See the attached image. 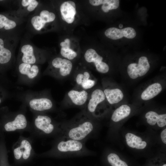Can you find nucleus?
<instances>
[{
	"instance_id": "nucleus-14",
	"label": "nucleus",
	"mask_w": 166,
	"mask_h": 166,
	"mask_svg": "<svg viewBox=\"0 0 166 166\" xmlns=\"http://www.w3.org/2000/svg\"><path fill=\"white\" fill-rule=\"evenodd\" d=\"M27 124L25 117L23 114H19L17 116L13 121L7 123L4 128L7 131H13L25 128Z\"/></svg>"
},
{
	"instance_id": "nucleus-7",
	"label": "nucleus",
	"mask_w": 166,
	"mask_h": 166,
	"mask_svg": "<svg viewBox=\"0 0 166 166\" xmlns=\"http://www.w3.org/2000/svg\"><path fill=\"white\" fill-rule=\"evenodd\" d=\"M105 34L107 38L115 40L124 37L128 39L134 38L136 35V32L133 28L131 27L121 29L112 27L107 29L105 32Z\"/></svg>"
},
{
	"instance_id": "nucleus-27",
	"label": "nucleus",
	"mask_w": 166,
	"mask_h": 166,
	"mask_svg": "<svg viewBox=\"0 0 166 166\" xmlns=\"http://www.w3.org/2000/svg\"><path fill=\"white\" fill-rule=\"evenodd\" d=\"M38 14L46 24L53 22L56 18L53 13L45 10H41Z\"/></svg>"
},
{
	"instance_id": "nucleus-8",
	"label": "nucleus",
	"mask_w": 166,
	"mask_h": 166,
	"mask_svg": "<svg viewBox=\"0 0 166 166\" xmlns=\"http://www.w3.org/2000/svg\"><path fill=\"white\" fill-rule=\"evenodd\" d=\"M60 10L61 18L64 21L68 24L73 22L76 14V5L73 2H64L61 4Z\"/></svg>"
},
{
	"instance_id": "nucleus-12",
	"label": "nucleus",
	"mask_w": 166,
	"mask_h": 166,
	"mask_svg": "<svg viewBox=\"0 0 166 166\" xmlns=\"http://www.w3.org/2000/svg\"><path fill=\"white\" fill-rule=\"evenodd\" d=\"M22 54V61L23 63L34 64L36 62V58L34 53V48L29 44L23 45L21 49Z\"/></svg>"
},
{
	"instance_id": "nucleus-10",
	"label": "nucleus",
	"mask_w": 166,
	"mask_h": 166,
	"mask_svg": "<svg viewBox=\"0 0 166 166\" xmlns=\"http://www.w3.org/2000/svg\"><path fill=\"white\" fill-rule=\"evenodd\" d=\"M75 81L78 85L85 90L92 88L96 83L95 81L93 79L91 73L87 71L77 73L75 76Z\"/></svg>"
},
{
	"instance_id": "nucleus-3",
	"label": "nucleus",
	"mask_w": 166,
	"mask_h": 166,
	"mask_svg": "<svg viewBox=\"0 0 166 166\" xmlns=\"http://www.w3.org/2000/svg\"><path fill=\"white\" fill-rule=\"evenodd\" d=\"M150 68L147 58L142 56L139 59L138 63H132L128 65L127 72L129 77L134 79L146 74Z\"/></svg>"
},
{
	"instance_id": "nucleus-24",
	"label": "nucleus",
	"mask_w": 166,
	"mask_h": 166,
	"mask_svg": "<svg viewBox=\"0 0 166 166\" xmlns=\"http://www.w3.org/2000/svg\"><path fill=\"white\" fill-rule=\"evenodd\" d=\"M17 25L16 21L0 14V29L9 30L14 28Z\"/></svg>"
},
{
	"instance_id": "nucleus-17",
	"label": "nucleus",
	"mask_w": 166,
	"mask_h": 166,
	"mask_svg": "<svg viewBox=\"0 0 166 166\" xmlns=\"http://www.w3.org/2000/svg\"><path fill=\"white\" fill-rule=\"evenodd\" d=\"M162 90L161 85L159 83H155L148 86L142 93L141 99L148 101L158 95Z\"/></svg>"
},
{
	"instance_id": "nucleus-30",
	"label": "nucleus",
	"mask_w": 166,
	"mask_h": 166,
	"mask_svg": "<svg viewBox=\"0 0 166 166\" xmlns=\"http://www.w3.org/2000/svg\"><path fill=\"white\" fill-rule=\"evenodd\" d=\"M157 125L160 127H164L166 125V114H160L157 122Z\"/></svg>"
},
{
	"instance_id": "nucleus-21",
	"label": "nucleus",
	"mask_w": 166,
	"mask_h": 166,
	"mask_svg": "<svg viewBox=\"0 0 166 166\" xmlns=\"http://www.w3.org/2000/svg\"><path fill=\"white\" fill-rule=\"evenodd\" d=\"M60 45L61 46V54L65 59L70 61L73 59L77 56V53L70 48V41L69 38H66L64 41L61 42Z\"/></svg>"
},
{
	"instance_id": "nucleus-22",
	"label": "nucleus",
	"mask_w": 166,
	"mask_h": 166,
	"mask_svg": "<svg viewBox=\"0 0 166 166\" xmlns=\"http://www.w3.org/2000/svg\"><path fill=\"white\" fill-rule=\"evenodd\" d=\"M131 112L130 107L127 105H122L116 109L113 113L111 120L117 122L127 117Z\"/></svg>"
},
{
	"instance_id": "nucleus-31",
	"label": "nucleus",
	"mask_w": 166,
	"mask_h": 166,
	"mask_svg": "<svg viewBox=\"0 0 166 166\" xmlns=\"http://www.w3.org/2000/svg\"><path fill=\"white\" fill-rule=\"evenodd\" d=\"M161 138L163 142L166 144V129H164L161 132Z\"/></svg>"
},
{
	"instance_id": "nucleus-28",
	"label": "nucleus",
	"mask_w": 166,
	"mask_h": 166,
	"mask_svg": "<svg viewBox=\"0 0 166 166\" xmlns=\"http://www.w3.org/2000/svg\"><path fill=\"white\" fill-rule=\"evenodd\" d=\"M38 2L36 0H22L21 1L22 6L26 8L30 12L33 11L38 6Z\"/></svg>"
},
{
	"instance_id": "nucleus-32",
	"label": "nucleus",
	"mask_w": 166,
	"mask_h": 166,
	"mask_svg": "<svg viewBox=\"0 0 166 166\" xmlns=\"http://www.w3.org/2000/svg\"><path fill=\"white\" fill-rule=\"evenodd\" d=\"M119 27L120 28H123V25L122 24H120L119 25Z\"/></svg>"
},
{
	"instance_id": "nucleus-11",
	"label": "nucleus",
	"mask_w": 166,
	"mask_h": 166,
	"mask_svg": "<svg viewBox=\"0 0 166 166\" xmlns=\"http://www.w3.org/2000/svg\"><path fill=\"white\" fill-rule=\"evenodd\" d=\"M35 124L38 128L47 134L53 133L56 129L52 119L47 116H38L35 119Z\"/></svg>"
},
{
	"instance_id": "nucleus-5",
	"label": "nucleus",
	"mask_w": 166,
	"mask_h": 166,
	"mask_svg": "<svg viewBox=\"0 0 166 166\" xmlns=\"http://www.w3.org/2000/svg\"><path fill=\"white\" fill-rule=\"evenodd\" d=\"M105 99L103 91L99 89H96L91 93L86 107L84 109L94 118L99 105L104 101Z\"/></svg>"
},
{
	"instance_id": "nucleus-26",
	"label": "nucleus",
	"mask_w": 166,
	"mask_h": 166,
	"mask_svg": "<svg viewBox=\"0 0 166 166\" xmlns=\"http://www.w3.org/2000/svg\"><path fill=\"white\" fill-rule=\"evenodd\" d=\"M30 22L34 29L37 31H41L46 24L38 14L31 18Z\"/></svg>"
},
{
	"instance_id": "nucleus-29",
	"label": "nucleus",
	"mask_w": 166,
	"mask_h": 166,
	"mask_svg": "<svg viewBox=\"0 0 166 166\" xmlns=\"http://www.w3.org/2000/svg\"><path fill=\"white\" fill-rule=\"evenodd\" d=\"M160 115L155 112L150 111L146 113L145 117L147 119V123L150 125H153L157 123L159 118Z\"/></svg>"
},
{
	"instance_id": "nucleus-19",
	"label": "nucleus",
	"mask_w": 166,
	"mask_h": 166,
	"mask_svg": "<svg viewBox=\"0 0 166 166\" xmlns=\"http://www.w3.org/2000/svg\"><path fill=\"white\" fill-rule=\"evenodd\" d=\"M18 70L21 74L26 75L31 79L35 77L39 71L38 67L37 65L23 62L19 65Z\"/></svg>"
},
{
	"instance_id": "nucleus-23",
	"label": "nucleus",
	"mask_w": 166,
	"mask_h": 166,
	"mask_svg": "<svg viewBox=\"0 0 166 166\" xmlns=\"http://www.w3.org/2000/svg\"><path fill=\"white\" fill-rule=\"evenodd\" d=\"M5 46L4 40L0 38V63L5 64L8 62L12 57L11 50Z\"/></svg>"
},
{
	"instance_id": "nucleus-33",
	"label": "nucleus",
	"mask_w": 166,
	"mask_h": 166,
	"mask_svg": "<svg viewBox=\"0 0 166 166\" xmlns=\"http://www.w3.org/2000/svg\"><path fill=\"white\" fill-rule=\"evenodd\" d=\"M162 166H166V164H163V165H162Z\"/></svg>"
},
{
	"instance_id": "nucleus-4",
	"label": "nucleus",
	"mask_w": 166,
	"mask_h": 166,
	"mask_svg": "<svg viewBox=\"0 0 166 166\" xmlns=\"http://www.w3.org/2000/svg\"><path fill=\"white\" fill-rule=\"evenodd\" d=\"M84 57L87 62L93 64L96 69L99 72L105 73L109 71V68L108 65L103 61V57L94 49L90 48L87 49Z\"/></svg>"
},
{
	"instance_id": "nucleus-2",
	"label": "nucleus",
	"mask_w": 166,
	"mask_h": 166,
	"mask_svg": "<svg viewBox=\"0 0 166 166\" xmlns=\"http://www.w3.org/2000/svg\"><path fill=\"white\" fill-rule=\"evenodd\" d=\"M56 146L57 155L63 158L91 156L93 152L88 149L85 142L67 138L62 136Z\"/></svg>"
},
{
	"instance_id": "nucleus-15",
	"label": "nucleus",
	"mask_w": 166,
	"mask_h": 166,
	"mask_svg": "<svg viewBox=\"0 0 166 166\" xmlns=\"http://www.w3.org/2000/svg\"><path fill=\"white\" fill-rule=\"evenodd\" d=\"M31 148V144L28 140H22L20 146L14 150L15 158L19 160L22 156L24 159H27L30 156Z\"/></svg>"
},
{
	"instance_id": "nucleus-18",
	"label": "nucleus",
	"mask_w": 166,
	"mask_h": 166,
	"mask_svg": "<svg viewBox=\"0 0 166 166\" xmlns=\"http://www.w3.org/2000/svg\"><path fill=\"white\" fill-rule=\"evenodd\" d=\"M89 2L91 5L94 6L102 5L101 9L105 13L108 12L109 10L117 8L120 2L118 0H90Z\"/></svg>"
},
{
	"instance_id": "nucleus-9",
	"label": "nucleus",
	"mask_w": 166,
	"mask_h": 166,
	"mask_svg": "<svg viewBox=\"0 0 166 166\" xmlns=\"http://www.w3.org/2000/svg\"><path fill=\"white\" fill-rule=\"evenodd\" d=\"M67 96L70 100L69 106L83 107L88 101L89 94L86 90L73 89L69 91Z\"/></svg>"
},
{
	"instance_id": "nucleus-20",
	"label": "nucleus",
	"mask_w": 166,
	"mask_h": 166,
	"mask_svg": "<svg viewBox=\"0 0 166 166\" xmlns=\"http://www.w3.org/2000/svg\"><path fill=\"white\" fill-rule=\"evenodd\" d=\"M126 141L128 145L132 148L143 149L147 145L146 142L142 141V139L133 134L128 133L125 135Z\"/></svg>"
},
{
	"instance_id": "nucleus-34",
	"label": "nucleus",
	"mask_w": 166,
	"mask_h": 166,
	"mask_svg": "<svg viewBox=\"0 0 166 166\" xmlns=\"http://www.w3.org/2000/svg\"><path fill=\"white\" fill-rule=\"evenodd\" d=\"M1 102V99H0V103Z\"/></svg>"
},
{
	"instance_id": "nucleus-6",
	"label": "nucleus",
	"mask_w": 166,
	"mask_h": 166,
	"mask_svg": "<svg viewBox=\"0 0 166 166\" xmlns=\"http://www.w3.org/2000/svg\"><path fill=\"white\" fill-rule=\"evenodd\" d=\"M51 65L56 71V75L60 78L68 76L73 68V64L70 61L65 58L57 57L52 61Z\"/></svg>"
},
{
	"instance_id": "nucleus-16",
	"label": "nucleus",
	"mask_w": 166,
	"mask_h": 166,
	"mask_svg": "<svg viewBox=\"0 0 166 166\" xmlns=\"http://www.w3.org/2000/svg\"><path fill=\"white\" fill-rule=\"evenodd\" d=\"M103 92L107 101L111 105L119 102L124 97L122 91L118 88H106Z\"/></svg>"
},
{
	"instance_id": "nucleus-25",
	"label": "nucleus",
	"mask_w": 166,
	"mask_h": 166,
	"mask_svg": "<svg viewBox=\"0 0 166 166\" xmlns=\"http://www.w3.org/2000/svg\"><path fill=\"white\" fill-rule=\"evenodd\" d=\"M107 159L111 166H128L126 163L120 159L119 156L114 153L109 154Z\"/></svg>"
},
{
	"instance_id": "nucleus-1",
	"label": "nucleus",
	"mask_w": 166,
	"mask_h": 166,
	"mask_svg": "<svg viewBox=\"0 0 166 166\" xmlns=\"http://www.w3.org/2000/svg\"><path fill=\"white\" fill-rule=\"evenodd\" d=\"M93 117L83 109L61 125V136L86 142L93 136L96 128Z\"/></svg>"
},
{
	"instance_id": "nucleus-13",
	"label": "nucleus",
	"mask_w": 166,
	"mask_h": 166,
	"mask_svg": "<svg viewBox=\"0 0 166 166\" xmlns=\"http://www.w3.org/2000/svg\"><path fill=\"white\" fill-rule=\"evenodd\" d=\"M29 105L32 109L38 111L49 110L53 106L51 101L47 98L33 99L30 101Z\"/></svg>"
}]
</instances>
